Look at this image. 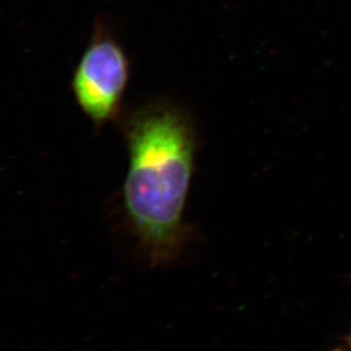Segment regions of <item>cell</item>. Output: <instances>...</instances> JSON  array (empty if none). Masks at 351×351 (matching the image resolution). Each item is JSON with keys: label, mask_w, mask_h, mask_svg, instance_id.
Returning <instances> with one entry per match:
<instances>
[{"label": "cell", "mask_w": 351, "mask_h": 351, "mask_svg": "<svg viewBox=\"0 0 351 351\" xmlns=\"http://www.w3.org/2000/svg\"><path fill=\"white\" fill-rule=\"evenodd\" d=\"M119 122L129 159L125 221L153 263H169L191 233L185 210L199 147L195 122L167 98L132 108Z\"/></svg>", "instance_id": "obj_1"}, {"label": "cell", "mask_w": 351, "mask_h": 351, "mask_svg": "<svg viewBox=\"0 0 351 351\" xmlns=\"http://www.w3.org/2000/svg\"><path fill=\"white\" fill-rule=\"evenodd\" d=\"M130 68V58L121 45L97 25L71 82L77 104L95 128L101 129L121 117Z\"/></svg>", "instance_id": "obj_2"}]
</instances>
